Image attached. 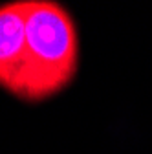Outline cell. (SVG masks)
<instances>
[{
	"mask_svg": "<svg viewBox=\"0 0 152 154\" xmlns=\"http://www.w3.org/2000/svg\"><path fill=\"white\" fill-rule=\"evenodd\" d=\"M28 70L20 101L42 103L62 94L79 70V31L70 9L55 0H26Z\"/></svg>",
	"mask_w": 152,
	"mask_h": 154,
	"instance_id": "1",
	"label": "cell"
},
{
	"mask_svg": "<svg viewBox=\"0 0 152 154\" xmlns=\"http://www.w3.org/2000/svg\"><path fill=\"white\" fill-rule=\"evenodd\" d=\"M26 70V0H11L0 4V88L20 99Z\"/></svg>",
	"mask_w": 152,
	"mask_h": 154,
	"instance_id": "2",
	"label": "cell"
}]
</instances>
